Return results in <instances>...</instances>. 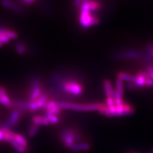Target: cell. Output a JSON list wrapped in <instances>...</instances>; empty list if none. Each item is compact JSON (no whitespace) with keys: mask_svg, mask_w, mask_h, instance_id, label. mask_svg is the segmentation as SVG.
Wrapping results in <instances>:
<instances>
[{"mask_svg":"<svg viewBox=\"0 0 153 153\" xmlns=\"http://www.w3.org/2000/svg\"><path fill=\"white\" fill-rule=\"evenodd\" d=\"M98 112L104 116L107 117H116V116H130L135 112V108L131 105L124 103L121 105H114L113 107H108L107 105L100 108Z\"/></svg>","mask_w":153,"mask_h":153,"instance_id":"1","label":"cell"},{"mask_svg":"<svg viewBox=\"0 0 153 153\" xmlns=\"http://www.w3.org/2000/svg\"><path fill=\"white\" fill-rule=\"evenodd\" d=\"M89 0H82L80 5L79 22L83 28H88L97 25L100 19L91 13L88 6Z\"/></svg>","mask_w":153,"mask_h":153,"instance_id":"2","label":"cell"},{"mask_svg":"<svg viewBox=\"0 0 153 153\" xmlns=\"http://www.w3.org/2000/svg\"><path fill=\"white\" fill-rule=\"evenodd\" d=\"M58 105L61 109L72 110L76 111H99L105 104L104 103H89V104H80L70 102H58Z\"/></svg>","mask_w":153,"mask_h":153,"instance_id":"3","label":"cell"},{"mask_svg":"<svg viewBox=\"0 0 153 153\" xmlns=\"http://www.w3.org/2000/svg\"><path fill=\"white\" fill-rule=\"evenodd\" d=\"M58 90L71 95H80L83 92V87L74 80L61 78Z\"/></svg>","mask_w":153,"mask_h":153,"instance_id":"4","label":"cell"},{"mask_svg":"<svg viewBox=\"0 0 153 153\" xmlns=\"http://www.w3.org/2000/svg\"><path fill=\"white\" fill-rule=\"evenodd\" d=\"M80 137V133L71 128L64 129L60 133V139L67 149H70L75 143L78 142Z\"/></svg>","mask_w":153,"mask_h":153,"instance_id":"5","label":"cell"},{"mask_svg":"<svg viewBox=\"0 0 153 153\" xmlns=\"http://www.w3.org/2000/svg\"><path fill=\"white\" fill-rule=\"evenodd\" d=\"M30 87L31 91L29 94V101L36 102L39 98L42 92V85L40 78L38 76H33L30 80Z\"/></svg>","mask_w":153,"mask_h":153,"instance_id":"6","label":"cell"},{"mask_svg":"<svg viewBox=\"0 0 153 153\" xmlns=\"http://www.w3.org/2000/svg\"><path fill=\"white\" fill-rule=\"evenodd\" d=\"M21 117V111L18 109H15L12 111L10 115L7 120L3 123L1 128L7 129V130H11V128L16 126L18 123L20 121Z\"/></svg>","mask_w":153,"mask_h":153,"instance_id":"7","label":"cell"},{"mask_svg":"<svg viewBox=\"0 0 153 153\" xmlns=\"http://www.w3.org/2000/svg\"><path fill=\"white\" fill-rule=\"evenodd\" d=\"M142 53L135 50H128L124 52H117L112 55L113 58L116 60L140 59Z\"/></svg>","mask_w":153,"mask_h":153,"instance_id":"8","label":"cell"},{"mask_svg":"<svg viewBox=\"0 0 153 153\" xmlns=\"http://www.w3.org/2000/svg\"><path fill=\"white\" fill-rule=\"evenodd\" d=\"M1 4L3 7L10 10L16 13L20 14L25 13V10L21 6L19 5L18 4L11 0H1Z\"/></svg>","mask_w":153,"mask_h":153,"instance_id":"9","label":"cell"},{"mask_svg":"<svg viewBox=\"0 0 153 153\" xmlns=\"http://www.w3.org/2000/svg\"><path fill=\"white\" fill-rule=\"evenodd\" d=\"M0 104L7 108L13 107L12 101L10 98L7 90L3 86H0Z\"/></svg>","mask_w":153,"mask_h":153,"instance_id":"10","label":"cell"},{"mask_svg":"<svg viewBox=\"0 0 153 153\" xmlns=\"http://www.w3.org/2000/svg\"><path fill=\"white\" fill-rule=\"evenodd\" d=\"M91 146L89 143L82 142H76L71 146L70 149L73 152H80V151H88L91 149Z\"/></svg>","mask_w":153,"mask_h":153,"instance_id":"11","label":"cell"},{"mask_svg":"<svg viewBox=\"0 0 153 153\" xmlns=\"http://www.w3.org/2000/svg\"><path fill=\"white\" fill-rule=\"evenodd\" d=\"M13 107H15L19 111H29L30 109V101H22V100H16L12 101Z\"/></svg>","mask_w":153,"mask_h":153,"instance_id":"12","label":"cell"},{"mask_svg":"<svg viewBox=\"0 0 153 153\" xmlns=\"http://www.w3.org/2000/svg\"><path fill=\"white\" fill-rule=\"evenodd\" d=\"M0 34H2L8 37L10 40H16L18 38L17 33L12 30H9L8 28H4L0 27Z\"/></svg>","mask_w":153,"mask_h":153,"instance_id":"13","label":"cell"},{"mask_svg":"<svg viewBox=\"0 0 153 153\" xmlns=\"http://www.w3.org/2000/svg\"><path fill=\"white\" fill-rule=\"evenodd\" d=\"M31 121L33 124H35L38 126H47L49 124V121H47V118L45 116H34L32 119Z\"/></svg>","mask_w":153,"mask_h":153,"instance_id":"14","label":"cell"},{"mask_svg":"<svg viewBox=\"0 0 153 153\" xmlns=\"http://www.w3.org/2000/svg\"><path fill=\"white\" fill-rule=\"evenodd\" d=\"M48 98H49V95L46 93H43L41 94L40 97L35 102L38 110L44 108L45 105L48 101Z\"/></svg>","mask_w":153,"mask_h":153,"instance_id":"15","label":"cell"},{"mask_svg":"<svg viewBox=\"0 0 153 153\" xmlns=\"http://www.w3.org/2000/svg\"><path fill=\"white\" fill-rule=\"evenodd\" d=\"M13 139L21 146H22L23 147H25V148L27 147V141L26 140V138L23 135H21V134L14 133L13 136Z\"/></svg>","mask_w":153,"mask_h":153,"instance_id":"16","label":"cell"},{"mask_svg":"<svg viewBox=\"0 0 153 153\" xmlns=\"http://www.w3.org/2000/svg\"><path fill=\"white\" fill-rule=\"evenodd\" d=\"M103 87L105 90V95H106L107 98L112 97L113 89H112V86L111 81L108 79L105 80L103 81Z\"/></svg>","mask_w":153,"mask_h":153,"instance_id":"17","label":"cell"},{"mask_svg":"<svg viewBox=\"0 0 153 153\" xmlns=\"http://www.w3.org/2000/svg\"><path fill=\"white\" fill-rule=\"evenodd\" d=\"M135 79V76L128 74L124 72H119L117 74V79L122 81H126L128 82H134Z\"/></svg>","mask_w":153,"mask_h":153,"instance_id":"18","label":"cell"},{"mask_svg":"<svg viewBox=\"0 0 153 153\" xmlns=\"http://www.w3.org/2000/svg\"><path fill=\"white\" fill-rule=\"evenodd\" d=\"M40 128V126L36 125V124L32 123L28 128V130H27L28 136L31 138L34 137L35 136H36L38 132L39 131Z\"/></svg>","mask_w":153,"mask_h":153,"instance_id":"19","label":"cell"},{"mask_svg":"<svg viewBox=\"0 0 153 153\" xmlns=\"http://www.w3.org/2000/svg\"><path fill=\"white\" fill-rule=\"evenodd\" d=\"M15 49L19 55H24L26 52V45L21 42H16L15 44Z\"/></svg>","mask_w":153,"mask_h":153,"instance_id":"20","label":"cell"},{"mask_svg":"<svg viewBox=\"0 0 153 153\" xmlns=\"http://www.w3.org/2000/svg\"><path fill=\"white\" fill-rule=\"evenodd\" d=\"M1 129L3 133L4 141H7L8 142L11 139H13V136L14 134L13 131H12L11 130H7V129H3V128H1Z\"/></svg>","mask_w":153,"mask_h":153,"instance_id":"21","label":"cell"},{"mask_svg":"<svg viewBox=\"0 0 153 153\" xmlns=\"http://www.w3.org/2000/svg\"><path fill=\"white\" fill-rule=\"evenodd\" d=\"M88 6L91 12H95L100 8V4L98 1H95V0H89Z\"/></svg>","mask_w":153,"mask_h":153,"instance_id":"22","label":"cell"},{"mask_svg":"<svg viewBox=\"0 0 153 153\" xmlns=\"http://www.w3.org/2000/svg\"><path fill=\"white\" fill-rule=\"evenodd\" d=\"M116 91L119 93V94L123 98L124 95V86L123 81L117 79L116 81Z\"/></svg>","mask_w":153,"mask_h":153,"instance_id":"23","label":"cell"},{"mask_svg":"<svg viewBox=\"0 0 153 153\" xmlns=\"http://www.w3.org/2000/svg\"><path fill=\"white\" fill-rule=\"evenodd\" d=\"M8 143H10V144L14 148H15V149H16V151L20 152V153H25L26 152V148L23 147L21 146L19 144H18V143L15 140H14L13 139H11L8 142Z\"/></svg>","mask_w":153,"mask_h":153,"instance_id":"24","label":"cell"},{"mask_svg":"<svg viewBox=\"0 0 153 153\" xmlns=\"http://www.w3.org/2000/svg\"><path fill=\"white\" fill-rule=\"evenodd\" d=\"M45 117L47 118V121H49V124H56L57 123H58L59 119L57 116H56V115H50V114H46Z\"/></svg>","mask_w":153,"mask_h":153,"instance_id":"25","label":"cell"},{"mask_svg":"<svg viewBox=\"0 0 153 153\" xmlns=\"http://www.w3.org/2000/svg\"><path fill=\"white\" fill-rule=\"evenodd\" d=\"M61 111H62V109L59 107V105H58V106L48 110V111H45V112H46L45 114H50V115H56V116H57V115L59 114L61 112Z\"/></svg>","mask_w":153,"mask_h":153,"instance_id":"26","label":"cell"},{"mask_svg":"<svg viewBox=\"0 0 153 153\" xmlns=\"http://www.w3.org/2000/svg\"><path fill=\"white\" fill-rule=\"evenodd\" d=\"M146 79L140 76L137 75L135 76V81H134V83H135L138 86H140L141 88H143V86L146 85Z\"/></svg>","mask_w":153,"mask_h":153,"instance_id":"27","label":"cell"},{"mask_svg":"<svg viewBox=\"0 0 153 153\" xmlns=\"http://www.w3.org/2000/svg\"><path fill=\"white\" fill-rule=\"evenodd\" d=\"M107 107H113L115 105V102H114V100L113 99L112 97H110V98H107L106 99V104Z\"/></svg>","mask_w":153,"mask_h":153,"instance_id":"28","label":"cell"},{"mask_svg":"<svg viewBox=\"0 0 153 153\" xmlns=\"http://www.w3.org/2000/svg\"><path fill=\"white\" fill-rule=\"evenodd\" d=\"M145 52H146V54H151V53L153 52V43L149 44L146 47Z\"/></svg>","mask_w":153,"mask_h":153,"instance_id":"29","label":"cell"},{"mask_svg":"<svg viewBox=\"0 0 153 153\" xmlns=\"http://www.w3.org/2000/svg\"><path fill=\"white\" fill-rule=\"evenodd\" d=\"M126 88L130 89H137L139 88H142L140 86H138L134 82H128V84L126 85Z\"/></svg>","mask_w":153,"mask_h":153,"instance_id":"30","label":"cell"},{"mask_svg":"<svg viewBox=\"0 0 153 153\" xmlns=\"http://www.w3.org/2000/svg\"><path fill=\"white\" fill-rule=\"evenodd\" d=\"M0 40L3 43V44H8L10 42V40L8 37L4 36L2 34H0Z\"/></svg>","mask_w":153,"mask_h":153,"instance_id":"31","label":"cell"},{"mask_svg":"<svg viewBox=\"0 0 153 153\" xmlns=\"http://www.w3.org/2000/svg\"><path fill=\"white\" fill-rule=\"evenodd\" d=\"M138 75V76H142V77H143V78H144V79H150L151 77H150V75H149V74H148L147 71H140V72H138V75Z\"/></svg>","mask_w":153,"mask_h":153,"instance_id":"32","label":"cell"},{"mask_svg":"<svg viewBox=\"0 0 153 153\" xmlns=\"http://www.w3.org/2000/svg\"><path fill=\"white\" fill-rule=\"evenodd\" d=\"M147 73L150 75L151 79L153 80V67L151 65H149L147 67Z\"/></svg>","mask_w":153,"mask_h":153,"instance_id":"33","label":"cell"},{"mask_svg":"<svg viewBox=\"0 0 153 153\" xmlns=\"http://www.w3.org/2000/svg\"><path fill=\"white\" fill-rule=\"evenodd\" d=\"M146 86H153V80L150 79H147L146 80Z\"/></svg>","mask_w":153,"mask_h":153,"instance_id":"34","label":"cell"},{"mask_svg":"<svg viewBox=\"0 0 153 153\" xmlns=\"http://www.w3.org/2000/svg\"><path fill=\"white\" fill-rule=\"evenodd\" d=\"M82 0H74V4L75 7H79L81 3H82Z\"/></svg>","mask_w":153,"mask_h":153,"instance_id":"35","label":"cell"},{"mask_svg":"<svg viewBox=\"0 0 153 153\" xmlns=\"http://www.w3.org/2000/svg\"><path fill=\"white\" fill-rule=\"evenodd\" d=\"M35 0H22V1L24 2V3H25L26 4H31L33 2H34Z\"/></svg>","mask_w":153,"mask_h":153,"instance_id":"36","label":"cell"},{"mask_svg":"<svg viewBox=\"0 0 153 153\" xmlns=\"http://www.w3.org/2000/svg\"><path fill=\"white\" fill-rule=\"evenodd\" d=\"M4 140V136H3V133L1 130V129L0 128V142Z\"/></svg>","mask_w":153,"mask_h":153,"instance_id":"37","label":"cell"},{"mask_svg":"<svg viewBox=\"0 0 153 153\" xmlns=\"http://www.w3.org/2000/svg\"><path fill=\"white\" fill-rule=\"evenodd\" d=\"M3 45H4V44L1 42V40H0V47H3Z\"/></svg>","mask_w":153,"mask_h":153,"instance_id":"38","label":"cell"},{"mask_svg":"<svg viewBox=\"0 0 153 153\" xmlns=\"http://www.w3.org/2000/svg\"><path fill=\"white\" fill-rule=\"evenodd\" d=\"M151 56H152V57H153V52H152V53H151Z\"/></svg>","mask_w":153,"mask_h":153,"instance_id":"39","label":"cell"},{"mask_svg":"<svg viewBox=\"0 0 153 153\" xmlns=\"http://www.w3.org/2000/svg\"><path fill=\"white\" fill-rule=\"evenodd\" d=\"M15 153H20V152H17V151H16Z\"/></svg>","mask_w":153,"mask_h":153,"instance_id":"40","label":"cell"},{"mask_svg":"<svg viewBox=\"0 0 153 153\" xmlns=\"http://www.w3.org/2000/svg\"><path fill=\"white\" fill-rule=\"evenodd\" d=\"M131 153H136V152H131Z\"/></svg>","mask_w":153,"mask_h":153,"instance_id":"41","label":"cell"}]
</instances>
